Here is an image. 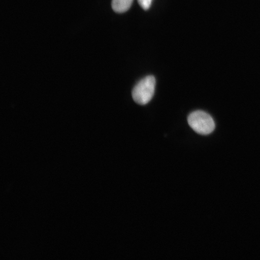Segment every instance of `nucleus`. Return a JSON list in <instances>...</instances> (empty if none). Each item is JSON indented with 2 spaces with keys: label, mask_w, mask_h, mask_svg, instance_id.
Segmentation results:
<instances>
[{
  "label": "nucleus",
  "mask_w": 260,
  "mask_h": 260,
  "mask_svg": "<svg viewBox=\"0 0 260 260\" xmlns=\"http://www.w3.org/2000/svg\"><path fill=\"white\" fill-rule=\"evenodd\" d=\"M188 123L195 132L201 135H210L215 129V123L209 114L200 110L188 116Z\"/></svg>",
  "instance_id": "f257e3e1"
},
{
  "label": "nucleus",
  "mask_w": 260,
  "mask_h": 260,
  "mask_svg": "<svg viewBox=\"0 0 260 260\" xmlns=\"http://www.w3.org/2000/svg\"><path fill=\"white\" fill-rule=\"evenodd\" d=\"M155 79L153 76H147L140 81L133 90L132 96L135 102L140 105H145L154 96Z\"/></svg>",
  "instance_id": "f03ea898"
},
{
  "label": "nucleus",
  "mask_w": 260,
  "mask_h": 260,
  "mask_svg": "<svg viewBox=\"0 0 260 260\" xmlns=\"http://www.w3.org/2000/svg\"><path fill=\"white\" fill-rule=\"evenodd\" d=\"M133 2V0H113L112 8L117 13L125 12L131 7Z\"/></svg>",
  "instance_id": "7ed1b4c3"
},
{
  "label": "nucleus",
  "mask_w": 260,
  "mask_h": 260,
  "mask_svg": "<svg viewBox=\"0 0 260 260\" xmlns=\"http://www.w3.org/2000/svg\"><path fill=\"white\" fill-rule=\"evenodd\" d=\"M152 0H138L139 4L144 10H148L151 7Z\"/></svg>",
  "instance_id": "20e7f679"
}]
</instances>
